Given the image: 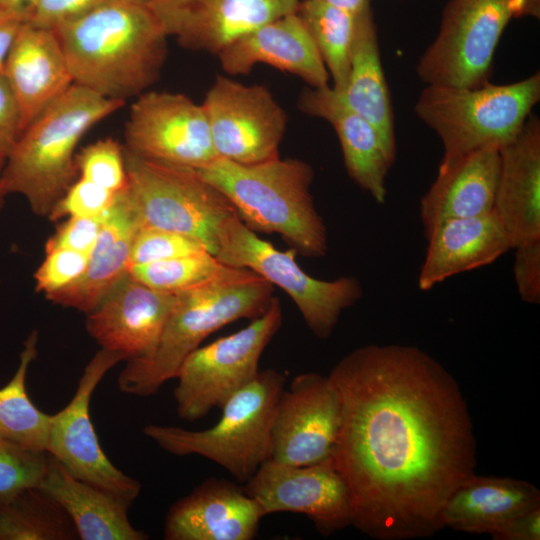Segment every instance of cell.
Here are the masks:
<instances>
[{
    "mask_svg": "<svg viewBox=\"0 0 540 540\" xmlns=\"http://www.w3.org/2000/svg\"><path fill=\"white\" fill-rule=\"evenodd\" d=\"M227 265L209 251L141 265H130L134 279L159 291L181 293L213 279Z\"/></svg>",
    "mask_w": 540,
    "mask_h": 540,
    "instance_id": "33",
    "label": "cell"
},
{
    "mask_svg": "<svg viewBox=\"0 0 540 540\" xmlns=\"http://www.w3.org/2000/svg\"><path fill=\"white\" fill-rule=\"evenodd\" d=\"M110 99L72 84L21 133L1 176L5 195H22L38 216H47L76 180V147L86 132L119 110Z\"/></svg>",
    "mask_w": 540,
    "mask_h": 540,
    "instance_id": "5",
    "label": "cell"
},
{
    "mask_svg": "<svg viewBox=\"0 0 540 540\" xmlns=\"http://www.w3.org/2000/svg\"><path fill=\"white\" fill-rule=\"evenodd\" d=\"M37 0H0V8L21 14L25 17Z\"/></svg>",
    "mask_w": 540,
    "mask_h": 540,
    "instance_id": "45",
    "label": "cell"
},
{
    "mask_svg": "<svg viewBox=\"0 0 540 540\" xmlns=\"http://www.w3.org/2000/svg\"><path fill=\"white\" fill-rule=\"evenodd\" d=\"M124 138L126 150L154 162L199 169L218 158L202 104L181 93L138 95Z\"/></svg>",
    "mask_w": 540,
    "mask_h": 540,
    "instance_id": "14",
    "label": "cell"
},
{
    "mask_svg": "<svg viewBox=\"0 0 540 540\" xmlns=\"http://www.w3.org/2000/svg\"><path fill=\"white\" fill-rule=\"evenodd\" d=\"M335 93L349 109L375 127L392 153H397L393 105L371 7L357 15L348 80L344 89Z\"/></svg>",
    "mask_w": 540,
    "mask_h": 540,
    "instance_id": "28",
    "label": "cell"
},
{
    "mask_svg": "<svg viewBox=\"0 0 540 540\" xmlns=\"http://www.w3.org/2000/svg\"><path fill=\"white\" fill-rule=\"evenodd\" d=\"M48 459L47 452L27 449L0 439V498L38 486Z\"/></svg>",
    "mask_w": 540,
    "mask_h": 540,
    "instance_id": "36",
    "label": "cell"
},
{
    "mask_svg": "<svg viewBox=\"0 0 540 540\" xmlns=\"http://www.w3.org/2000/svg\"><path fill=\"white\" fill-rule=\"evenodd\" d=\"M285 377L274 369L259 371L220 408L217 423L192 431L177 426L147 424L143 433L164 451L198 455L247 482L272 456V429Z\"/></svg>",
    "mask_w": 540,
    "mask_h": 540,
    "instance_id": "6",
    "label": "cell"
},
{
    "mask_svg": "<svg viewBox=\"0 0 540 540\" xmlns=\"http://www.w3.org/2000/svg\"><path fill=\"white\" fill-rule=\"evenodd\" d=\"M24 22L23 15L0 8V72H3L8 52Z\"/></svg>",
    "mask_w": 540,
    "mask_h": 540,
    "instance_id": "44",
    "label": "cell"
},
{
    "mask_svg": "<svg viewBox=\"0 0 540 540\" xmlns=\"http://www.w3.org/2000/svg\"><path fill=\"white\" fill-rule=\"evenodd\" d=\"M118 193L78 178L55 203L48 218L55 222L63 217L99 216L111 207Z\"/></svg>",
    "mask_w": 540,
    "mask_h": 540,
    "instance_id": "37",
    "label": "cell"
},
{
    "mask_svg": "<svg viewBox=\"0 0 540 540\" xmlns=\"http://www.w3.org/2000/svg\"><path fill=\"white\" fill-rule=\"evenodd\" d=\"M298 107L303 113L332 125L349 177L375 202L384 204L386 180L396 154L386 147L375 127L349 109L329 85L304 89Z\"/></svg>",
    "mask_w": 540,
    "mask_h": 540,
    "instance_id": "21",
    "label": "cell"
},
{
    "mask_svg": "<svg viewBox=\"0 0 540 540\" xmlns=\"http://www.w3.org/2000/svg\"><path fill=\"white\" fill-rule=\"evenodd\" d=\"M364 10V9H363ZM297 15L312 37L329 75L333 90L346 86L350 71L357 15L320 0H300Z\"/></svg>",
    "mask_w": 540,
    "mask_h": 540,
    "instance_id": "31",
    "label": "cell"
},
{
    "mask_svg": "<svg viewBox=\"0 0 540 540\" xmlns=\"http://www.w3.org/2000/svg\"><path fill=\"white\" fill-rule=\"evenodd\" d=\"M104 213L95 217H69L46 241L45 250L64 248L87 254L90 257Z\"/></svg>",
    "mask_w": 540,
    "mask_h": 540,
    "instance_id": "39",
    "label": "cell"
},
{
    "mask_svg": "<svg viewBox=\"0 0 540 540\" xmlns=\"http://www.w3.org/2000/svg\"><path fill=\"white\" fill-rule=\"evenodd\" d=\"M89 255L55 248L45 250V258L34 274L35 290L45 296L77 280L89 263Z\"/></svg>",
    "mask_w": 540,
    "mask_h": 540,
    "instance_id": "38",
    "label": "cell"
},
{
    "mask_svg": "<svg viewBox=\"0 0 540 540\" xmlns=\"http://www.w3.org/2000/svg\"><path fill=\"white\" fill-rule=\"evenodd\" d=\"M5 161H6V156L3 154H0V209L3 205L4 197L6 196L3 192L2 185H1V176H2L4 165H5Z\"/></svg>",
    "mask_w": 540,
    "mask_h": 540,
    "instance_id": "48",
    "label": "cell"
},
{
    "mask_svg": "<svg viewBox=\"0 0 540 540\" xmlns=\"http://www.w3.org/2000/svg\"><path fill=\"white\" fill-rule=\"evenodd\" d=\"M54 31L74 84L106 98L140 95L166 59L168 36L146 5L110 0Z\"/></svg>",
    "mask_w": 540,
    "mask_h": 540,
    "instance_id": "2",
    "label": "cell"
},
{
    "mask_svg": "<svg viewBox=\"0 0 540 540\" xmlns=\"http://www.w3.org/2000/svg\"><path fill=\"white\" fill-rule=\"evenodd\" d=\"M126 1L147 6L152 0H126Z\"/></svg>",
    "mask_w": 540,
    "mask_h": 540,
    "instance_id": "49",
    "label": "cell"
},
{
    "mask_svg": "<svg viewBox=\"0 0 540 540\" xmlns=\"http://www.w3.org/2000/svg\"><path fill=\"white\" fill-rule=\"evenodd\" d=\"M330 5L358 13L363 9L370 7V0H320Z\"/></svg>",
    "mask_w": 540,
    "mask_h": 540,
    "instance_id": "47",
    "label": "cell"
},
{
    "mask_svg": "<svg viewBox=\"0 0 540 540\" xmlns=\"http://www.w3.org/2000/svg\"><path fill=\"white\" fill-rule=\"evenodd\" d=\"M264 514L244 488L210 478L169 508L166 540H251Z\"/></svg>",
    "mask_w": 540,
    "mask_h": 540,
    "instance_id": "19",
    "label": "cell"
},
{
    "mask_svg": "<svg viewBox=\"0 0 540 540\" xmlns=\"http://www.w3.org/2000/svg\"><path fill=\"white\" fill-rule=\"evenodd\" d=\"M110 0H37L27 13L26 22L54 30Z\"/></svg>",
    "mask_w": 540,
    "mask_h": 540,
    "instance_id": "40",
    "label": "cell"
},
{
    "mask_svg": "<svg viewBox=\"0 0 540 540\" xmlns=\"http://www.w3.org/2000/svg\"><path fill=\"white\" fill-rule=\"evenodd\" d=\"M517 17L531 16L540 17V0H515Z\"/></svg>",
    "mask_w": 540,
    "mask_h": 540,
    "instance_id": "46",
    "label": "cell"
},
{
    "mask_svg": "<svg viewBox=\"0 0 540 540\" xmlns=\"http://www.w3.org/2000/svg\"><path fill=\"white\" fill-rule=\"evenodd\" d=\"M78 540L63 507L39 486L0 498V540Z\"/></svg>",
    "mask_w": 540,
    "mask_h": 540,
    "instance_id": "30",
    "label": "cell"
},
{
    "mask_svg": "<svg viewBox=\"0 0 540 540\" xmlns=\"http://www.w3.org/2000/svg\"><path fill=\"white\" fill-rule=\"evenodd\" d=\"M513 275L521 300L540 303V240L514 248Z\"/></svg>",
    "mask_w": 540,
    "mask_h": 540,
    "instance_id": "41",
    "label": "cell"
},
{
    "mask_svg": "<svg viewBox=\"0 0 540 540\" xmlns=\"http://www.w3.org/2000/svg\"><path fill=\"white\" fill-rule=\"evenodd\" d=\"M23 130L18 104L5 76L0 72V154L7 157Z\"/></svg>",
    "mask_w": 540,
    "mask_h": 540,
    "instance_id": "42",
    "label": "cell"
},
{
    "mask_svg": "<svg viewBox=\"0 0 540 540\" xmlns=\"http://www.w3.org/2000/svg\"><path fill=\"white\" fill-rule=\"evenodd\" d=\"M330 379L341 401L332 459L351 499V526L376 540L431 537L443 506L475 474L476 441L454 377L423 349L369 344Z\"/></svg>",
    "mask_w": 540,
    "mask_h": 540,
    "instance_id": "1",
    "label": "cell"
},
{
    "mask_svg": "<svg viewBox=\"0 0 540 540\" xmlns=\"http://www.w3.org/2000/svg\"><path fill=\"white\" fill-rule=\"evenodd\" d=\"M300 0H152L147 6L167 36L218 55L256 28L296 12Z\"/></svg>",
    "mask_w": 540,
    "mask_h": 540,
    "instance_id": "17",
    "label": "cell"
},
{
    "mask_svg": "<svg viewBox=\"0 0 540 540\" xmlns=\"http://www.w3.org/2000/svg\"><path fill=\"white\" fill-rule=\"evenodd\" d=\"M283 320L279 299L272 297L260 316L243 329L190 353L180 366L174 389L180 419L196 421L250 383L259 372V360Z\"/></svg>",
    "mask_w": 540,
    "mask_h": 540,
    "instance_id": "10",
    "label": "cell"
},
{
    "mask_svg": "<svg viewBox=\"0 0 540 540\" xmlns=\"http://www.w3.org/2000/svg\"><path fill=\"white\" fill-rule=\"evenodd\" d=\"M273 285L255 272L227 265L213 279L178 293L177 302L151 353L126 360L117 380L128 395L151 396L177 372L211 333L242 318L254 319L269 306Z\"/></svg>",
    "mask_w": 540,
    "mask_h": 540,
    "instance_id": "3",
    "label": "cell"
},
{
    "mask_svg": "<svg viewBox=\"0 0 540 540\" xmlns=\"http://www.w3.org/2000/svg\"><path fill=\"white\" fill-rule=\"evenodd\" d=\"M490 536L493 540H540V506L516 515Z\"/></svg>",
    "mask_w": 540,
    "mask_h": 540,
    "instance_id": "43",
    "label": "cell"
},
{
    "mask_svg": "<svg viewBox=\"0 0 540 540\" xmlns=\"http://www.w3.org/2000/svg\"><path fill=\"white\" fill-rule=\"evenodd\" d=\"M75 165L79 178L112 192L128 186L124 146L115 139H99L82 148L75 156Z\"/></svg>",
    "mask_w": 540,
    "mask_h": 540,
    "instance_id": "34",
    "label": "cell"
},
{
    "mask_svg": "<svg viewBox=\"0 0 540 540\" xmlns=\"http://www.w3.org/2000/svg\"><path fill=\"white\" fill-rule=\"evenodd\" d=\"M229 75H245L259 63L293 74L312 88L328 86L330 75L296 12L274 19L243 35L218 55Z\"/></svg>",
    "mask_w": 540,
    "mask_h": 540,
    "instance_id": "20",
    "label": "cell"
},
{
    "mask_svg": "<svg viewBox=\"0 0 540 540\" xmlns=\"http://www.w3.org/2000/svg\"><path fill=\"white\" fill-rule=\"evenodd\" d=\"M208 251L199 240L169 230L139 227L132 239L129 266Z\"/></svg>",
    "mask_w": 540,
    "mask_h": 540,
    "instance_id": "35",
    "label": "cell"
},
{
    "mask_svg": "<svg viewBox=\"0 0 540 540\" xmlns=\"http://www.w3.org/2000/svg\"><path fill=\"white\" fill-rule=\"evenodd\" d=\"M295 249L281 251L258 237L234 212L218 232L215 256L224 264L249 269L281 288L295 303L312 333L329 338L342 314L363 295L353 276L322 280L308 275L297 263Z\"/></svg>",
    "mask_w": 540,
    "mask_h": 540,
    "instance_id": "8",
    "label": "cell"
},
{
    "mask_svg": "<svg viewBox=\"0 0 540 540\" xmlns=\"http://www.w3.org/2000/svg\"><path fill=\"white\" fill-rule=\"evenodd\" d=\"M128 194L139 227L178 232L215 255L223 221L236 212L196 169L150 161L124 148Z\"/></svg>",
    "mask_w": 540,
    "mask_h": 540,
    "instance_id": "9",
    "label": "cell"
},
{
    "mask_svg": "<svg viewBox=\"0 0 540 540\" xmlns=\"http://www.w3.org/2000/svg\"><path fill=\"white\" fill-rule=\"evenodd\" d=\"M135 234V233H134ZM134 234L103 253L90 257L81 276L63 289L45 296L50 302L88 314L128 275Z\"/></svg>",
    "mask_w": 540,
    "mask_h": 540,
    "instance_id": "32",
    "label": "cell"
},
{
    "mask_svg": "<svg viewBox=\"0 0 540 540\" xmlns=\"http://www.w3.org/2000/svg\"><path fill=\"white\" fill-rule=\"evenodd\" d=\"M2 73L18 104L24 129L74 84L55 31L26 21L8 52Z\"/></svg>",
    "mask_w": 540,
    "mask_h": 540,
    "instance_id": "23",
    "label": "cell"
},
{
    "mask_svg": "<svg viewBox=\"0 0 540 540\" xmlns=\"http://www.w3.org/2000/svg\"><path fill=\"white\" fill-rule=\"evenodd\" d=\"M428 242L417 284L428 291L445 280L492 264L513 249L511 239L492 211L437 225Z\"/></svg>",
    "mask_w": 540,
    "mask_h": 540,
    "instance_id": "25",
    "label": "cell"
},
{
    "mask_svg": "<svg viewBox=\"0 0 540 540\" xmlns=\"http://www.w3.org/2000/svg\"><path fill=\"white\" fill-rule=\"evenodd\" d=\"M341 425V401L328 376L297 375L279 398L271 459L304 466L332 457Z\"/></svg>",
    "mask_w": 540,
    "mask_h": 540,
    "instance_id": "16",
    "label": "cell"
},
{
    "mask_svg": "<svg viewBox=\"0 0 540 540\" xmlns=\"http://www.w3.org/2000/svg\"><path fill=\"white\" fill-rule=\"evenodd\" d=\"M540 101V73L508 84L474 88L425 85L414 106L442 142L443 158L501 149L520 133Z\"/></svg>",
    "mask_w": 540,
    "mask_h": 540,
    "instance_id": "7",
    "label": "cell"
},
{
    "mask_svg": "<svg viewBox=\"0 0 540 540\" xmlns=\"http://www.w3.org/2000/svg\"><path fill=\"white\" fill-rule=\"evenodd\" d=\"M244 491L264 516L304 514L325 537L351 526L350 493L332 457L304 466L269 459L246 482Z\"/></svg>",
    "mask_w": 540,
    "mask_h": 540,
    "instance_id": "15",
    "label": "cell"
},
{
    "mask_svg": "<svg viewBox=\"0 0 540 540\" xmlns=\"http://www.w3.org/2000/svg\"><path fill=\"white\" fill-rule=\"evenodd\" d=\"M515 0H449L439 31L416 65L425 85L474 88L489 82L499 40Z\"/></svg>",
    "mask_w": 540,
    "mask_h": 540,
    "instance_id": "11",
    "label": "cell"
},
{
    "mask_svg": "<svg viewBox=\"0 0 540 540\" xmlns=\"http://www.w3.org/2000/svg\"><path fill=\"white\" fill-rule=\"evenodd\" d=\"M499 167V150L494 148L443 158L434 182L420 199L425 238L444 221L491 213Z\"/></svg>",
    "mask_w": 540,
    "mask_h": 540,
    "instance_id": "24",
    "label": "cell"
},
{
    "mask_svg": "<svg viewBox=\"0 0 540 540\" xmlns=\"http://www.w3.org/2000/svg\"><path fill=\"white\" fill-rule=\"evenodd\" d=\"M66 511L80 540H146L128 518L130 503L73 476L49 455L38 485Z\"/></svg>",
    "mask_w": 540,
    "mask_h": 540,
    "instance_id": "26",
    "label": "cell"
},
{
    "mask_svg": "<svg viewBox=\"0 0 540 540\" xmlns=\"http://www.w3.org/2000/svg\"><path fill=\"white\" fill-rule=\"evenodd\" d=\"M178 294L155 290L128 275L87 314L86 329L101 348L127 359L153 351Z\"/></svg>",
    "mask_w": 540,
    "mask_h": 540,
    "instance_id": "18",
    "label": "cell"
},
{
    "mask_svg": "<svg viewBox=\"0 0 540 540\" xmlns=\"http://www.w3.org/2000/svg\"><path fill=\"white\" fill-rule=\"evenodd\" d=\"M202 106L218 158L255 164L279 157L288 116L267 87L217 75Z\"/></svg>",
    "mask_w": 540,
    "mask_h": 540,
    "instance_id": "13",
    "label": "cell"
},
{
    "mask_svg": "<svg viewBox=\"0 0 540 540\" xmlns=\"http://www.w3.org/2000/svg\"><path fill=\"white\" fill-rule=\"evenodd\" d=\"M493 212L513 249L540 240V120L530 114L517 137L499 149Z\"/></svg>",
    "mask_w": 540,
    "mask_h": 540,
    "instance_id": "22",
    "label": "cell"
},
{
    "mask_svg": "<svg viewBox=\"0 0 540 540\" xmlns=\"http://www.w3.org/2000/svg\"><path fill=\"white\" fill-rule=\"evenodd\" d=\"M127 360L101 348L84 367L70 402L51 415L46 452L76 478L102 488L131 505L141 484L119 470L104 453L90 416L92 395L106 373Z\"/></svg>",
    "mask_w": 540,
    "mask_h": 540,
    "instance_id": "12",
    "label": "cell"
},
{
    "mask_svg": "<svg viewBox=\"0 0 540 540\" xmlns=\"http://www.w3.org/2000/svg\"><path fill=\"white\" fill-rule=\"evenodd\" d=\"M537 506L540 491L532 483L473 474L448 497L441 521L444 528L491 535L511 518Z\"/></svg>",
    "mask_w": 540,
    "mask_h": 540,
    "instance_id": "27",
    "label": "cell"
},
{
    "mask_svg": "<svg viewBox=\"0 0 540 540\" xmlns=\"http://www.w3.org/2000/svg\"><path fill=\"white\" fill-rule=\"evenodd\" d=\"M196 171L229 200L253 231L279 234L305 257L327 254V227L311 194L314 170L309 163L277 157L241 164L216 158Z\"/></svg>",
    "mask_w": 540,
    "mask_h": 540,
    "instance_id": "4",
    "label": "cell"
},
{
    "mask_svg": "<svg viewBox=\"0 0 540 540\" xmlns=\"http://www.w3.org/2000/svg\"><path fill=\"white\" fill-rule=\"evenodd\" d=\"M39 334L32 330L23 343L13 377L0 388V439L46 452L51 415L41 411L26 389L27 373L38 354Z\"/></svg>",
    "mask_w": 540,
    "mask_h": 540,
    "instance_id": "29",
    "label": "cell"
}]
</instances>
